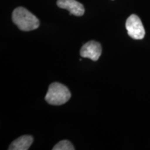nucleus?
<instances>
[{
	"label": "nucleus",
	"instance_id": "obj_1",
	"mask_svg": "<svg viewBox=\"0 0 150 150\" xmlns=\"http://www.w3.org/2000/svg\"><path fill=\"white\" fill-rule=\"evenodd\" d=\"M12 20L19 29L24 31H33L40 25L38 19L24 7H18L13 11Z\"/></svg>",
	"mask_w": 150,
	"mask_h": 150
},
{
	"label": "nucleus",
	"instance_id": "obj_2",
	"mask_svg": "<svg viewBox=\"0 0 150 150\" xmlns=\"http://www.w3.org/2000/svg\"><path fill=\"white\" fill-rule=\"evenodd\" d=\"M70 97L71 93L66 86L58 82H54L50 84L49 87L45 100L48 104L58 106L64 104Z\"/></svg>",
	"mask_w": 150,
	"mask_h": 150
},
{
	"label": "nucleus",
	"instance_id": "obj_3",
	"mask_svg": "<svg viewBox=\"0 0 150 150\" xmlns=\"http://www.w3.org/2000/svg\"><path fill=\"white\" fill-rule=\"evenodd\" d=\"M126 29L128 35L135 40H142L145 35V31L143 24L139 17L133 14L127 18Z\"/></svg>",
	"mask_w": 150,
	"mask_h": 150
},
{
	"label": "nucleus",
	"instance_id": "obj_4",
	"mask_svg": "<svg viewBox=\"0 0 150 150\" xmlns=\"http://www.w3.org/2000/svg\"><path fill=\"white\" fill-rule=\"evenodd\" d=\"M102 46L96 41L91 40L84 44L81 49L80 54L83 58H88L96 61L102 54Z\"/></svg>",
	"mask_w": 150,
	"mask_h": 150
},
{
	"label": "nucleus",
	"instance_id": "obj_5",
	"mask_svg": "<svg viewBox=\"0 0 150 150\" xmlns=\"http://www.w3.org/2000/svg\"><path fill=\"white\" fill-rule=\"evenodd\" d=\"M57 6L59 8L69 11L70 14L75 16H82L85 12L83 4L76 0H58Z\"/></svg>",
	"mask_w": 150,
	"mask_h": 150
},
{
	"label": "nucleus",
	"instance_id": "obj_6",
	"mask_svg": "<svg viewBox=\"0 0 150 150\" xmlns=\"http://www.w3.org/2000/svg\"><path fill=\"white\" fill-rule=\"evenodd\" d=\"M33 138L29 135L19 137L9 146V150H27L32 145Z\"/></svg>",
	"mask_w": 150,
	"mask_h": 150
},
{
	"label": "nucleus",
	"instance_id": "obj_7",
	"mask_svg": "<svg viewBox=\"0 0 150 150\" xmlns=\"http://www.w3.org/2000/svg\"><path fill=\"white\" fill-rule=\"evenodd\" d=\"M53 150H74V146L69 140H64L58 142L53 147Z\"/></svg>",
	"mask_w": 150,
	"mask_h": 150
}]
</instances>
